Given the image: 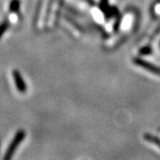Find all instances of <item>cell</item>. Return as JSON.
<instances>
[{
  "mask_svg": "<svg viewBox=\"0 0 160 160\" xmlns=\"http://www.w3.org/2000/svg\"><path fill=\"white\" fill-rule=\"evenodd\" d=\"M145 139H147L149 142H153L156 145H158V147H160V142L158 141V139L152 137V136H149V134H147V136H145Z\"/></svg>",
  "mask_w": 160,
  "mask_h": 160,
  "instance_id": "obj_4",
  "label": "cell"
},
{
  "mask_svg": "<svg viewBox=\"0 0 160 160\" xmlns=\"http://www.w3.org/2000/svg\"><path fill=\"white\" fill-rule=\"evenodd\" d=\"M20 9V0H12L9 5V11L16 12Z\"/></svg>",
  "mask_w": 160,
  "mask_h": 160,
  "instance_id": "obj_2",
  "label": "cell"
},
{
  "mask_svg": "<svg viewBox=\"0 0 160 160\" xmlns=\"http://www.w3.org/2000/svg\"><path fill=\"white\" fill-rule=\"evenodd\" d=\"M8 29V23L7 22H3L0 23V38H2V36L6 33V31Z\"/></svg>",
  "mask_w": 160,
  "mask_h": 160,
  "instance_id": "obj_3",
  "label": "cell"
},
{
  "mask_svg": "<svg viewBox=\"0 0 160 160\" xmlns=\"http://www.w3.org/2000/svg\"><path fill=\"white\" fill-rule=\"evenodd\" d=\"M12 76H13V79H14V83H15L17 90L20 92L24 93L27 91V86H26V83L24 82L21 73L18 70H14L12 73Z\"/></svg>",
  "mask_w": 160,
  "mask_h": 160,
  "instance_id": "obj_1",
  "label": "cell"
}]
</instances>
